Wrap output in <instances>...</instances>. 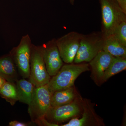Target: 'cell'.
Returning a JSON list of instances; mask_svg holds the SVG:
<instances>
[{
  "instance_id": "cell-1",
  "label": "cell",
  "mask_w": 126,
  "mask_h": 126,
  "mask_svg": "<svg viewBox=\"0 0 126 126\" xmlns=\"http://www.w3.org/2000/svg\"><path fill=\"white\" fill-rule=\"evenodd\" d=\"M90 70L89 63H73L63 65L50 78L47 87L52 93L69 88L74 86L75 81L81 74Z\"/></svg>"
},
{
  "instance_id": "cell-2",
  "label": "cell",
  "mask_w": 126,
  "mask_h": 126,
  "mask_svg": "<svg viewBox=\"0 0 126 126\" xmlns=\"http://www.w3.org/2000/svg\"><path fill=\"white\" fill-rule=\"evenodd\" d=\"M102 14V35L104 38L112 35L117 27L126 21L124 13L116 0H99Z\"/></svg>"
},
{
  "instance_id": "cell-3",
  "label": "cell",
  "mask_w": 126,
  "mask_h": 126,
  "mask_svg": "<svg viewBox=\"0 0 126 126\" xmlns=\"http://www.w3.org/2000/svg\"><path fill=\"white\" fill-rule=\"evenodd\" d=\"M104 41L101 32L82 34L80 45L73 63H89L102 50Z\"/></svg>"
},
{
  "instance_id": "cell-4",
  "label": "cell",
  "mask_w": 126,
  "mask_h": 126,
  "mask_svg": "<svg viewBox=\"0 0 126 126\" xmlns=\"http://www.w3.org/2000/svg\"><path fill=\"white\" fill-rule=\"evenodd\" d=\"M29 78L30 81L36 87L47 85L51 78L46 67L41 45L32 44Z\"/></svg>"
},
{
  "instance_id": "cell-5",
  "label": "cell",
  "mask_w": 126,
  "mask_h": 126,
  "mask_svg": "<svg viewBox=\"0 0 126 126\" xmlns=\"http://www.w3.org/2000/svg\"><path fill=\"white\" fill-rule=\"evenodd\" d=\"M52 93L47 85L35 87L31 103L29 105V113L34 122L45 118L51 107Z\"/></svg>"
},
{
  "instance_id": "cell-6",
  "label": "cell",
  "mask_w": 126,
  "mask_h": 126,
  "mask_svg": "<svg viewBox=\"0 0 126 126\" xmlns=\"http://www.w3.org/2000/svg\"><path fill=\"white\" fill-rule=\"evenodd\" d=\"M32 44L28 34L21 38L18 46L13 48L10 54L24 78H29L30 58Z\"/></svg>"
},
{
  "instance_id": "cell-7",
  "label": "cell",
  "mask_w": 126,
  "mask_h": 126,
  "mask_svg": "<svg viewBox=\"0 0 126 126\" xmlns=\"http://www.w3.org/2000/svg\"><path fill=\"white\" fill-rule=\"evenodd\" d=\"M81 96L70 103L54 107H50L46 115L47 121L51 123L64 122L69 119L78 117L82 111Z\"/></svg>"
},
{
  "instance_id": "cell-8",
  "label": "cell",
  "mask_w": 126,
  "mask_h": 126,
  "mask_svg": "<svg viewBox=\"0 0 126 126\" xmlns=\"http://www.w3.org/2000/svg\"><path fill=\"white\" fill-rule=\"evenodd\" d=\"M82 34L71 32L56 39V45L63 62L73 63L80 45Z\"/></svg>"
},
{
  "instance_id": "cell-9",
  "label": "cell",
  "mask_w": 126,
  "mask_h": 126,
  "mask_svg": "<svg viewBox=\"0 0 126 126\" xmlns=\"http://www.w3.org/2000/svg\"><path fill=\"white\" fill-rule=\"evenodd\" d=\"M82 111L81 117L70 119L61 126H104L103 119L97 115L94 109V104L89 99L83 98L82 101Z\"/></svg>"
},
{
  "instance_id": "cell-10",
  "label": "cell",
  "mask_w": 126,
  "mask_h": 126,
  "mask_svg": "<svg viewBox=\"0 0 126 126\" xmlns=\"http://www.w3.org/2000/svg\"><path fill=\"white\" fill-rule=\"evenodd\" d=\"M42 46L43 59L46 69L50 77L55 75L63 65L56 39H53Z\"/></svg>"
},
{
  "instance_id": "cell-11",
  "label": "cell",
  "mask_w": 126,
  "mask_h": 126,
  "mask_svg": "<svg viewBox=\"0 0 126 126\" xmlns=\"http://www.w3.org/2000/svg\"><path fill=\"white\" fill-rule=\"evenodd\" d=\"M113 57L108 52L102 50L89 62L91 78L97 86H101L103 83V79L104 73Z\"/></svg>"
},
{
  "instance_id": "cell-12",
  "label": "cell",
  "mask_w": 126,
  "mask_h": 126,
  "mask_svg": "<svg viewBox=\"0 0 126 126\" xmlns=\"http://www.w3.org/2000/svg\"><path fill=\"white\" fill-rule=\"evenodd\" d=\"M80 96L74 86L64 90L56 91L52 94L51 107L70 103Z\"/></svg>"
},
{
  "instance_id": "cell-13",
  "label": "cell",
  "mask_w": 126,
  "mask_h": 126,
  "mask_svg": "<svg viewBox=\"0 0 126 126\" xmlns=\"http://www.w3.org/2000/svg\"><path fill=\"white\" fill-rule=\"evenodd\" d=\"M16 65L10 54L0 57V77L12 82L16 78Z\"/></svg>"
},
{
  "instance_id": "cell-14",
  "label": "cell",
  "mask_w": 126,
  "mask_h": 126,
  "mask_svg": "<svg viewBox=\"0 0 126 126\" xmlns=\"http://www.w3.org/2000/svg\"><path fill=\"white\" fill-rule=\"evenodd\" d=\"M103 50L114 57L126 58V46L121 44L113 35L104 39Z\"/></svg>"
},
{
  "instance_id": "cell-15",
  "label": "cell",
  "mask_w": 126,
  "mask_h": 126,
  "mask_svg": "<svg viewBox=\"0 0 126 126\" xmlns=\"http://www.w3.org/2000/svg\"><path fill=\"white\" fill-rule=\"evenodd\" d=\"M35 86L30 81L25 79L18 80L16 88L19 101L29 105L31 103Z\"/></svg>"
},
{
  "instance_id": "cell-16",
  "label": "cell",
  "mask_w": 126,
  "mask_h": 126,
  "mask_svg": "<svg viewBox=\"0 0 126 126\" xmlns=\"http://www.w3.org/2000/svg\"><path fill=\"white\" fill-rule=\"evenodd\" d=\"M126 58L114 57L104 75L103 83L120 72L126 70Z\"/></svg>"
},
{
  "instance_id": "cell-17",
  "label": "cell",
  "mask_w": 126,
  "mask_h": 126,
  "mask_svg": "<svg viewBox=\"0 0 126 126\" xmlns=\"http://www.w3.org/2000/svg\"><path fill=\"white\" fill-rule=\"evenodd\" d=\"M0 94L12 105L19 100L16 87L12 82L6 81L0 90Z\"/></svg>"
},
{
  "instance_id": "cell-18",
  "label": "cell",
  "mask_w": 126,
  "mask_h": 126,
  "mask_svg": "<svg viewBox=\"0 0 126 126\" xmlns=\"http://www.w3.org/2000/svg\"><path fill=\"white\" fill-rule=\"evenodd\" d=\"M112 35L123 45L126 46V21L121 23L115 29Z\"/></svg>"
},
{
  "instance_id": "cell-19",
  "label": "cell",
  "mask_w": 126,
  "mask_h": 126,
  "mask_svg": "<svg viewBox=\"0 0 126 126\" xmlns=\"http://www.w3.org/2000/svg\"><path fill=\"white\" fill-rule=\"evenodd\" d=\"M119 6L126 14V0H116Z\"/></svg>"
},
{
  "instance_id": "cell-20",
  "label": "cell",
  "mask_w": 126,
  "mask_h": 126,
  "mask_svg": "<svg viewBox=\"0 0 126 126\" xmlns=\"http://www.w3.org/2000/svg\"><path fill=\"white\" fill-rule=\"evenodd\" d=\"M9 126H26L27 124L18 121H13L9 123Z\"/></svg>"
},
{
  "instance_id": "cell-21",
  "label": "cell",
  "mask_w": 126,
  "mask_h": 126,
  "mask_svg": "<svg viewBox=\"0 0 126 126\" xmlns=\"http://www.w3.org/2000/svg\"><path fill=\"white\" fill-rule=\"evenodd\" d=\"M6 81L4 79L2 78L1 77H0V90L2 88L5 82Z\"/></svg>"
},
{
  "instance_id": "cell-22",
  "label": "cell",
  "mask_w": 126,
  "mask_h": 126,
  "mask_svg": "<svg viewBox=\"0 0 126 126\" xmlns=\"http://www.w3.org/2000/svg\"><path fill=\"white\" fill-rule=\"evenodd\" d=\"M75 1V0H69L70 4L72 5L74 4Z\"/></svg>"
}]
</instances>
